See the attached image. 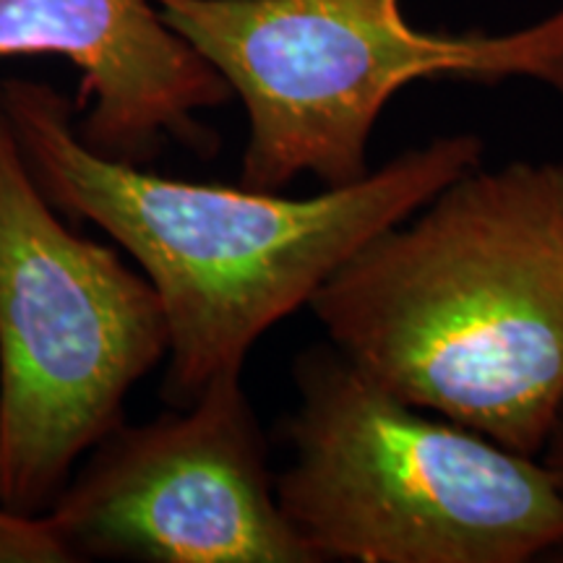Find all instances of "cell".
Wrapping results in <instances>:
<instances>
[{"mask_svg":"<svg viewBox=\"0 0 563 563\" xmlns=\"http://www.w3.org/2000/svg\"><path fill=\"white\" fill-rule=\"evenodd\" d=\"M26 165L53 207L95 222L144 269L167 319L165 399L188 407L272 327L308 306L361 245L483 165L477 133H449L313 196L154 175L95 152L51 84H0Z\"/></svg>","mask_w":563,"mask_h":563,"instance_id":"obj_1","label":"cell"},{"mask_svg":"<svg viewBox=\"0 0 563 563\" xmlns=\"http://www.w3.org/2000/svg\"><path fill=\"white\" fill-rule=\"evenodd\" d=\"M308 306L384 389L540 456L563 410V159L452 180Z\"/></svg>","mask_w":563,"mask_h":563,"instance_id":"obj_2","label":"cell"},{"mask_svg":"<svg viewBox=\"0 0 563 563\" xmlns=\"http://www.w3.org/2000/svg\"><path fill=\"white\" fill-rule=\"evenodd\" d=\"M300 407L277 477L319 561L525 563L563 548V490L506 449L384 389L340 350L298 361Z\"/></svg>","mask_w":563,"mask_h":563,"instance_id":"obj_3","label":"cell"},{"mask_svg":"<svg viewBox=\"0 0 563 563\" xmlns=\"http://www.w3.org/2000/svg\"><path fill=\"white\" fill-rule=\"evenodd\" d=\"M243 102L241 186L365 178L368 141L418 81H534L563 102V5L509 32L422 30L402 0H154Z\"/></svg>","mask_w":563,"mask_h":563,"instance_id":"obj_4","label":"cell"},{"mask_svg":"<svg viewBox=\"0 0 563 563\" xmlns=\"http://www.w3.org/2000/svg\"><path fill=\"white\" fill-rule=\"evenodd\" d=\"M167 350L150 279L60 222L0 97V504L51 509Z\"/></svg>","mask_w":563,"mask_h":563,"instance_id":"obj_5","label":"cell"},{"mask_svg":"<svg viewBox=\"0 0 563 563\" xmlns=\"http://www.w3.org/2000/svg\"><path fill=\"white\" fill-rule=\"evenodd\" d=\"M79 559L319 563L282 511L241 376L186 412L118 426L47 509Z\"/></svg>","mask_w":563,"mask_h":563,"instance_id":"obj_6","label":"cell"},{"mask_svg":"<svg viewBox=\"0 0 563 563\" xmlns=\"http://www.w3.org/2000/svg\"><path fill=\"white\" fill-rule=\"evenodd\" d=\"M21 55H55L79 70L81 139L136 165L167 141L211 152L214 133L196 115L232 97L154 0H0V60Z\"/></svg>","mask_w":563,"mask_h":563,"instance_id":"obj_7","label":"cell"},{"mask_svg":"<svg viewBox=\"0 0 563 563\" xmlns=\"http://www.w3.org/2000/svg\"><path fill=\"white\" fill-rule=\"evenodd\" d=\"M79 561L66 538L42 514H26L0 504V563Z\"/></svg>","mask_w":563,"mask_h":563,"instance_id":"obj_8","label":"cell"},{"mask_svg":"<svg viewBox=\"0 0 563 563\" xmlns=\"http://www.w3.org/2000/svg\"><path fill=\"white\" fill-rule=\"evenodd\" d=\"M540 460L551 473L555 475V481H559L561 490H563V410L559 415V422H555L551 439H548L543 454H540Z\"/></svg>","mask_w":563,"mask_h":563,"instance_id":"obj_9","label":"cell"}]
</instances>
